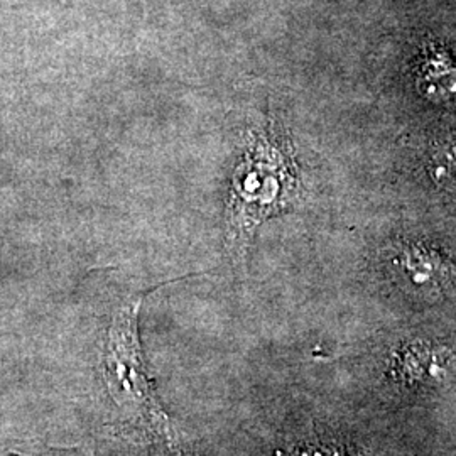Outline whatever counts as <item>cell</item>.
<instances>
[{
	"mask_svg": "<svg viewBox=\"0 0 456 456\" xmlns=\"http://www.w3.org/2000/svg\"><path fill=\"white\" fill-rule=\"evenodd\" d=\"M293 151L274 126L248 132L235 166L227 203V244L242 256L257 227L284 212L297 191Z\"/></svg>",
	"mask_w": 456,
	"mask_h": 456,
	"instance_id": "cell-1",
	"label": "cell"
},
{
	"mask_svg": "<svg viewBox=\"0 0 456 456\" xmlns=\"http://www.w3.org/2000/svg\"><path fill=\"white\" fill-rule=\"evenodd\" d=\"M144 294L129 297L115 311L103 350V377L115 403L151 423L167 424L149 379L139 340V310Z\"/></svg>",
	"mask_w": 456,
	"mask_h": 456,
	"instance_id": "cell-2",
	"label": "cell"
},
{
	"mask_svg": "<svg viewBox=\"0 0 456 456\" xmlns=\"http://www.w3.org/2000/svg\"><path fill=\"white\" fill-rule=\"evenodd\" d=\"M392 375L409 386L441 387L455 380L456 354L443 345L414 342L399 350Z\"/></svg>",
	"mask_w": 456,
	"mask_h": 456,
	"instance_id": "cell-3",
	"label": "cell"
},
{
	"mask_svg": "<svg viewBox=\"0 0 456 456\" xmlns=\"http://www.w3.org/2000/svg\"><path fill=\"white\" fill-rule=\"evenodd\" d=\"M395 264L412 286L426 289H440L450 273L448 259L440 250L423 244L403 245Z\"/></svg>",
	"mask_w": 456,
	"mask_h": 456,
	"instance_id": "cell-4",
	"label": "cell"
},
{
	"mask_svg": "<svg viewBox=\"0 0 456 456\" xmlns=\"http://www.w3.org/2000/svg\"><path fill=\"white\" fill-rule=\"evenodd\" d=\"M418 86L435 103H456V66L444 56H436L423 66Z\"/></svg>",
	"mask_w": 456,
	"mask_h": 456,
	"instance_id": "cell-5",
	"label": "cell"
},
{
	"mask_svg": "<svg viewBox=\"0 0 456 456\" xmlns=\"http://www.w3.org/2000/svg\"><path fill=\"white\" fill-rule=\"evenodd\" d=\"M284 456H350L346 448L337 441H305Z\"/></svg>",
	"mask_w": 456,
	"mask_h": 456,
	"instance_id": "cell-6",
	"label": "cell"
},
{
	"mask_svg": "<svg viewBox=\"0 0 456 456\" xmlns=\"http://www.w3.org/2000/svg\"><path fill=\"white\" fill-rule=\"evenodd\" d=\"M435 176L438 180L456 184V147L444 154H440L435 166Z\"/></svg>",
	"mask_w": 456,
	"mask_h": 456,
	"instance_id": "cell-7",
	"label": "cell"
}]
</instances>
